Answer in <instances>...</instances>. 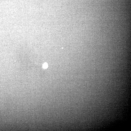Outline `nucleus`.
Segmentation results:
<instances>
[{"label":"nucleus","instance_id":"1","mask_svg":"<svg viewBox=\"0 0 131 131\" xmlns=\"http://www.w3.org/2000/svg\"><path fill=\"white\" fill-rule=\"evenodd\" d=\"M48 66V65L47 63H44L43 65V67L44 68H47Z\"/></svg>","mask_w":131,"mask_h":131}]
</instances>
